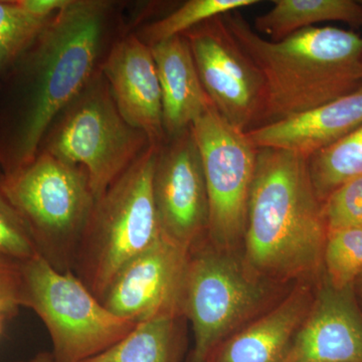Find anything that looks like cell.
Returning a JSON list of instances; mask_svg holds the SVG:
<instances>
[{"label":"cell","instance_id":"obj_14","mask_svg":"<svg viewBox=\"0 0 362 362\" xmlns=\"http://www.w3.org/2000/svg\"><path fill=\"white\" fill-rule=\"evenodd\" d=\"M101 71L126 122L145 133L150 144H163L161 88L149 45L133 35L121 40Z\"/></svg>","mask_w":362,"mask_h":362},{"label":"cell","instance_id":"obj_15","mask_svg":"<svg viewBox=\"0 0 362 362\" xmlns=\"http://www.w3.org/2000/svg\"><path fill=\"white\" fill-rule=\"evenodd\" d=\"M317 284L293 286L277 304L218 345L206 362H282L310 310Z\"/></svg>","mask_w":362,"mask_h":362},{"label":"cell","instance_id":"obj_12","mask_svg":"<svg viewBox=\"0 0 362 362\" xmlns=\"http://www.w3.org/2000/svg\"><path fill=\"white\" fill-rule=\"evenodd\" d=\"M188 259L189 250L161 235L124 267L101 302L112 313L136 323L161 314L182 315Z\"/></svg>","mask_w":362,"mask_h":362},{"label":"cell","instance_id":"obj_9","mask_svg":"<svg viewBox=\"0 0 362 362\" xmlns=\"http://www.w3.org/2000/svg\"><path fill=\"white\" fill-rule=\"evenodd\" d=\"M190 128L201 153L209 195L207 240L220 249L242 252L259 149L213 105Z\"/></svg>","mask_w":362,"mask_h":362},{"label":"cell","instance_id":"obj_4","mask_svg":"<svg viewBox=\"0 0 362 362\" xmlns=\"http://www.w3.org/2000/svg\"><path fill=\"white\" fill-rule=\"evenodd\" d=\"M293 286L262 277L242 252L216 247L207 238L197 243L189 250L182 299V315L194 337L187 362H206L218 345L277 304Z\"/></svg>","mask_w":362,"mask_h":362},{"label":"cell","instance_id":"obj_3","mask_svg":"<svg viewBox=\"0 0 362 362\" xmlns=\"http://www.w3.org/2000/svg\"><path fill=\"white\" fill-rule=\"evenodd\" d=\"M223 20L263 77L257 128L312 110L362 86V35L333 26L304 28L280 42L264 39L240 11Z\"/></svg>","mask_w":362,"mask_h":362},{"label":"cell","instance_id":"obj_16","mask_svg":"<svg viewBox=\"0 0 362 362\" xmlns=\"http://www.w3.org/2000/svg\"><path fill=\"white\" fill-rule=\"evenodd\" d=\"M362 125V86L354 92L312 109L247 131L257 148L293 152L309 158Z\"/></svg>","mask_w":362,"mask_h":362},{"label":"cell","instance_id":"obj_8","mask_svg":"<svg viewBox=\"0 0 362 362\" xmlns=\"http://www.w3.org/2000/svg\"><path fill=\"white\" fill-rule=\"evenodd\" d=\"M21 307L49 331L54 362H83L110 349L138 323L109 311L73 272L57 271L40 256L21 264Z\"/></svg>","mask_w":362,"mask_h":362},{"label":"cell","instance_id":"obj_5","mask_svg":"<svg viewBox=\"0 0 362 362\" xmlns=\"http://www.w3.org/2000/svg\"><path fill=\"white\" fill-rule=\"evenodd\" d=\"M161 145H149L95 202L73 273L100 301L124 267L161 238L153 197Z\"/></svg>","mask_w":362,"mask_h":362},{"label":"cell","instance_id":"obj_17","mask_svg":"<svg viewBox=\"0 0 362 362\" xmlns=\"http://www.w3.org/2000/svg\"><path fill=\"white\" fill-rule=\"evenodd\" d=\"M162 95V123L168 138L187 129L211 106L185 35L149 45Z\"/></svg>","mask_w":362,"mask_h":362},{"label":"cell","instance_id":"obj_29","mask_svg":"<svg viewBox=\"0 0 362 362\" xmlns=\"http://www.w3.org/2000/svg\"><path fill=\"white\" fill-rule=\"evenodd\" d=\"M354 292H356L357 300H358L359 305L362 308V274L361 277L357 279L356 282L354 283Z\"/></svg>","mask_w":362,"mask_h":362},{"label":"cell","instance_id":"obj_10","mask_svg":"<svg viewBox=\"0 0 362 362\" xmlns=\"http://www.w3.org/2000/svg\"><path fill=\"white\" fill-rule=\"evenodd\" d=\"M202 87L226 122L243 132L258 126L265 87L254 62L216 16L183 33Z\"/></svg>","mask_w":362,"mask_h":362},{"label":"cell","instance_id":"obj_22","mask_svg":"<svg viewBox=\"0 0 362 362\" xmlns=\"http://www.w3.org/2000/svg\"><path fill=\"white\" fill-rule=\"evenodd\" d=\"M52 18H33L14 0H0V77L32 47Z\"/></svg>","mask_w":362,"mask_h":362},{"label":"cell","instance_id":"obj_24","mask_svg":"<svg viewBox=\"0 0 362 362\" xmlns=\"http://www.w3.org/2000/svg\"><path fill=\"white\" fill-rule=\"evenodd\" d=\"M327 232L362 226V175L338 187L322 204Z\"/></svg>","mask_w":362,"mask_h":362},{"label":"cell","instance_id":"obj_19","mask_svg":"<svg viewBox=\"0 0 362 362\" xmlns=\"http://www.w3.org/2000/svg\"><path fill=\"white\" fill-rule=\"evenodd\" d=\"M324 21H342L362 26V1L354 0H275L268 13L254 21L257 33L280 42L293 33Z\"/></svg>","mask_w":362,"mask_h":362},{"label":"cell","instance_id":"obj_6","mask_svg":"<svg viewBox=\"0 0 362 362\" xmlns=\"http://www.w3.org/2000/svg\"><path fill=\"white\" fill-rule=\"evenodd\" d=\"M0 189L23 218L40 256L57 271L73 272L96 202L87 170L40 151L28 165L0 175Z\"/></svg>","mask_w":362,"mask_h":362},{"label":"cell","instance_id":"obj_20","mask_svg":"<svg viewBox=\"0 0 362 362\" xmlns=\"http://www.w3.org/2000/svg\"><path fill=\"white\" fill-rule=\"evenodd\" d=\"M308 168L321 204L338 187L362 175V125L309 156Z\"/></svg>","mask_w":362,"mask_h":362},{"label":"cell","instance_id":"obj_23","mask_svg":"<svg viewBox=\"0 0 362 362\" xmlns=\"http://www.w3.org/2000/svg\"><path fill=\"white\" fill-rule=\"evenodd\" d=\"M323 270L328 282L335 288L354 286L362 274V226L327 232Z\"/></svg>","mask_w":362,"mask_h":362},{"label":"cell","instance_id":"obj_30","mask_svg":"<svg viewBox=\"0 0 362 362\" xmlns=\"http://www.w3.org/2000/svg\"><path fill=\"white\" fill-rule=\"evenodd\" d=\"M6 318V316L4 315V312H2L1 309H0V332H1L2 322H4V319Z\"/></svg>","mask_w":362,"mask_h":362},{"label":"cell","instance_id":"obj_26","mask_svg":"<svg viewBox=\"0 0 362 362\" xmlns=\"http://www.w3.org/2000/svg\"><path fill=\"white\" fill-rule=\"evenodd\" d=\"M21 264L0 256V309L6 317L16 315L21 307Z\"/></svg>","mask_w":362,"mask_h":362},{"label":"cell","instance_id":"obj_7","mask_svg":"<svg viewBox=\"0 0 362 362\" xmlns=\"http://www.w3.org/2000/svg\"><path fill=\"white\" fill-rule=\"evenodd\" d=\"M149 145L147 135L121 115L99 71L57 117L40 151L83 166L97 201Z\"/></svg>","mask_w":362,"mask_h":362},{"label":"cell","instance_id":"obj_18","mask_svg":"<svg viewBox=\"0 0 362 362\" xmlns=\"http://www.w3.org/2000/svg\"><path fill=\"white\" fill-rule=\"evenodd\" d=\"M185 320L175 313L152 317L110 349L83 362H180Z\"/></svg>","mask_w":362,"mask_h":362},{"label":"cell","instance_id":"obj_21","mask_svg":"<svg viewBox=\"0 0 362 362\" xmlns=\"http://www.w3.org/2000/svg\"><path fill=\"white\" fill-rule=\"evenodd\" d=\"M259 2V0H189L175 13L147 26L143 42L148 45L158 44L183 35L204 21Z\"/></svg>","mask_w":362,"mask_h":362},{"label":"cell","instance_id":"obj_28","mask_svg":"<svg viewBox=\"0 0 362 362\" xmlns=\"http://www.w3.org/2000/svg\"><path fill=\"white\" fill-rule=\"evenodd\" d=\"M18 362H54V359H52L51 352H40V354L33 356L32 358Z\"/></svg>","mask_w":362,"mask_h":362},{"label":"cell","instance_id":"obj_25","mask_svg":"<svg viewBox=\"0 0 362 362\" xmlns=\"http://www.w3.org/2000/svg\"><path fill=\"white\" fill-rule=\"evenodd\" d=\"M0 256L23 262L40 256L32 235L13 204L0 189Z\"/></svg>","mask_w":362,"mask_h":362},{"label":"cell","instance_id":"obj_1","mask_svg":"<svg viewBox=\"0 0 362 362\" xmlns=\"http://www.w3.org/2000/svg\"><path fill=\"white\" fill-rule=\"evenodd\" d=\"M107 8L104 1L71 0L0 77L2 175L35 158L57 117L89 84L96 73Z\"/></svg>","mask_w":362,"mask_h":362},{"label":"cell","instance_id":"obj_2","mask_svg":"<svg viewBox=\"0 0 362 362\" xmlns=\"http://www.w3.org/2000/svg\"><path fill=\"white\" fill-rule=\"evenodd\" d=\"M258 149L242 249L245 262L280 284L319 282L327 228L308 158L285 150Z\"/></svg>","mask_w":362,"mask_h":362},{"label":"cell","instance_id":"obj_11","mask_svg":"<svg viewBox=\"0 0 362 362\" xmlns=\"http://www.w3.org/2000/svg\"><path fill=\"white\" fill-rule=\"evenodd\" d=\"M153 197L163 237L187 250L206 239L209 195L201 153L192 128L169 138L159 148Z\"/></svg>","mask_w":362,"mask_h":362},{"label":"cell","instance_id":"obj_27","mask_svg":"<svg viewBox=\"0 0 362 362\" xmlns=\"http://www.w3.org/2000/svg\"><path fill=\"white\" fill-rule=\"evenodd\" d=\"M16 6L25 13L40 20H49L54 13L66 8L71 0H14Z\"/></svg>","mask_w":362,"mask_h":362},{"label":"cell","instance_id":"obj_13","mask_svg":"<svg viewBox=\"0 0 362 362\" xmlns=\"http://www.w3.org/2000/svg\"><path fill=\"white\" fill-rule=\"evenodd\" d=\"M282 362H362V308L354 286L335 288L323 274Z\"/></svg>","mask_w":362,"mask_h":362}]
</instances>
